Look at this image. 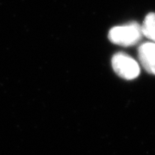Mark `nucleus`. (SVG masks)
Listing matches in <instances>:
<instances>
[{
    "instance_id": "obj_4",
    "label": "nucleus",
    "mask_w": 155,
    "mask_h": 155,
    "mask_svg": "<svg viewBox=\"0 0 155 155\" xmlns=\"http://www.w3.org/2000/svg\"><path fill=\"white\" fill-rule=\"evenodd\" d=\"M141 31L145 37L155 43V13H149L145 17L141 25Z\"/></svg>"
},
{
    "instance_id": "obj_1",
    "label": "nucleus",
    "mask_w": 155,
    "mask_h": 155,
    "mask_svg": "<svg viewBox=\"0 0 155 155\" xmlns=\"http://www.w3.org/2000/svg\"><path fill=\"white\" fill-rule=\"evenodd\" d=\"M141 26L136 22H131L122 26L112 28L109 32V40L112 43L123 47L137 44L142 39Z\"/></svg>"
},
{
    "instance_id": "obj_2",
    "label": "nucleus",
    "mask_w": 155,
    "mask_h": 155,
    "mask_svg": "<svg viewBox=\"0 0 155 155\" xmlns=\"http://www.w3.org/2000/svg\"><path fill=\"white\" fill-rule=\"evenodd\" d=\"M112 67L119 77L124 79H134L140 75V66L132 57L124 53H117L112 57Z\"/></svg>"
},
{
    "instance_id": "obj_3",
    "label": "nucleus",
    "mask_w": 155,
    "mask_h": 155,
    "mask_svg": "<svg viewBox=\"0 0 155 155\" xmlns=\"http://www.w3.org/2000/svg\"><path fill=\"white\" fill-rule=\"evenodd\" d=\"M138 57L145 70L155 75V43L146 42L140 45L138 48Z\"/></svg>"
}]
</instances>
